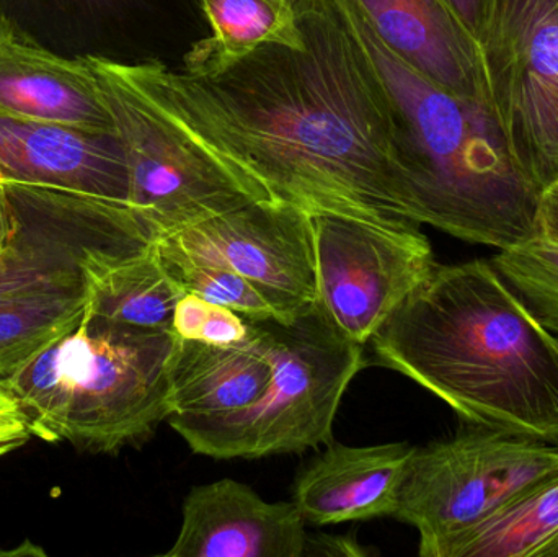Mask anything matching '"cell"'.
I'll use <instances>...</instances> for the list:
<instances>
[{
	"instance_id": "obj_4",
	"label": "cell",
	"mask_w": 558,
	"mask_h": 557,
	"mask_svg": "<svg viewBox=\"0 0 558 557\" xmlns=\"http://www.w3.org/2000/svg\"><path fill=\"white\" fill-rule=\"evenodd\" d=\"M175 346L170 330L137 329L85 310L3 382L22 402L33 437L113 455L169 421Z\"/></svg>"
},
{
	"instance_id": "obj_12",
	"label": "cell",
	"mask_w": 558,
	"mask_h": 557,
	"mask_svg": "<svg viewBox=\"0 0 558 557\" xmlns=\"http://www.w3.org/2000/svg\"><path fill=\"white\" fill-rule=\"evenodd\" d=\"M0 183L56 186L128 203L130 175L117 134L92 133L0 108Z\"/></svg>"
},
{
	"instance_id": "obj_6",
	"label": "cell",
	"mask_w": 558,
	"mask_h": 557,
	"mask_svg": "<svg viewBox=\"0 0 558 557\" xmlns=\"http://www.w3.org/2000/svg\"><path fill=\"white\" fill-rule=\"evenodd\" d=\"M82 58L94 74L126 157L128 203L157 241L248 203L274 199L193 143L120 74L114 59Z\"/></svg>"
},
{
	"instance_id": "obj_13",
	"label": "cell",
	"mask_w": 558,
	"mask_h": 557,
	"mask_svg": "<svg viewBox=\"0 0 558 557\" xmlns=\"http://www.w3.org/2000/svg\"><path fill=\"white\" fill-rule=\"evenodd\" d=\"M167 557H304L307 530L294 502H267L235 480L193 487Z\"/></svg>"
},
{
	"instance_id": "obj_3",
	"label": "cell",
	"mask_w": 558,
	"mask_h": 557,
	"mask_svg": "<svg viewBox=\"0 0 558 557\" xmlns=\"http://www.w3.org/2000/svg\"><path fill=\"white\" fill-rule=\"evenodd\" d=\"M386 88L416 221L507 251L534 241L541 190L514 159L494 108L397 58L353 0H331Z\"/></svg>"
},
{
	"instance_id": "obj_22",
	"label": "cell",
	"mask_w": 558,
	"mask_h": 557,
	"mask_svg": "<svg viewBox=\"0 0 558 557\" xmlns=\"http://www.w3.org/2000/svg\"><path fill=\"white\" fill-rule=\"evenodd\" d=\"M163 264L186 293L229 307L245 319H281L271 304L241 275L157 241ZM282 320V319H281Z\"/></svg>"
},
{
	"instance_id": "obj_14",
	"label": "cell",
	"mask_w": 558,
	"mask_h": 557,
	"mask_svg": "<svg viewBox=\"0 0 558 557\" xmlns=\"http://www.w3.org/2000/svg\"><path fill=\"white\" fill-rule=\"evenodd\" d=\"M353 2L377 38L423 77L490 104L481 46L442 0Z\"/></svg>"
},
{
	"instance_id": "obj_31",
	"label": "cell",
	"mask_w": 558,
	"mask_h": 557,
	"mask_svg": "<svg viewBox=\"0 0 558 557\" xmlns=\"http://www.w3.org/2000/svg\"><path fill=\"white\" fill-rule=\"evenodd\" d=\"M38 2H45L46 5L71 15L72 12H82V10H92L94 7L101 5L105 0H38Z\"/></svg>"
},
{
	"instance_id": "obj_34",
	"label": "cell",
	"mask_w": 558,
	"mask_h": 557,
	"mask_svg": "<svg viewBox=\"0 0 558 557\" xmlns=\"http://www.w3.org/2000/svg\"><path fill=\"white\" fill-rule=\"evenodd\" d=\"M292 2H294V5H295V2H298V0H292Z\"/></svg>"
},
{
	"instance_id": "obj_15",
	"label": "cell",
	"mask_w": 558,
	"mask_h": 557,
	"mask_svg": "<svg viewBox=\"0 0 558 557\" xmlns=\"http://www.w3.org/2000/svg\"><path fill=\"white\" fill-rule=\"evenodd\" d=\"M413 450L409 444L331 445L302 471L292 502L305 522L315 526L393 519Z\"/></svg>"
},
{
	"instance_id": "obj_35",
	"label": "cell",
	"mask_w": 558,
	"mask_h": 557,
	"mask_svg": "<svg viewBox=\"0 0 558 557\" xmlns=\"http://www.w3.org/2000/svg\"><path fill=\"white\" fill-rule=\"evenodd\" d=\"M556 339H557V346H558V336H556Z\"/></svg>"
},
{
	"instance_id": "obj_18",
	"label": "cell",
	"mask_w": 558,
	"mask_h": 557,
	"mask_svg": "<svg viewBox=\"0 0 558 557\" xmlns=\"http://www.w3.org/2000/svg\"><path fill=\"white\" fill-rule=\"evenodd\" d=\"M213 35L192 46L182 71L218 75L262 46L304 49L298 9L292 0H198Z\"/></svg>"
},
{
	"instance_id": "obj_21",
	"label": "cell",
	"mask_w": 558,
	"mask_h": 557,
	"mask_svg": "<svg viewBox=\"0 0 558 557\" xmlns=\"http://www.w3.org/2000/svg\"><path fill=\"white\" fill-rule=\"evenodd\" d=\"M88 304L87 281L0 300V379L72 329Z\"/></svg>"
},
{
	"instance_id": "obj_28",
	"label": "cell",
	"mask_w": 558,
	"mask_h": 557,
	"mask_svg": "<svg viewBox=\"0 0 558 557\" xmlns=\"http://www.w3.org/2000/svg\"><path fill=\"white\" fill-rule=\"evenodd\" d=\"M367 555H369V552L361 548L360 543L353 535L317 533V535H307V542H305L304 557H363Z\"/></svg>"
},
{
	"instance_id": "obj_5",
	"label": "cell",
	"mask_w": 558,
	"mask_h": 557,
	"mask_svg": "<svg viewBox=\"0 0 558 557\" xmlns=\"http://www.w3.org/2000/svg\"><path fill=\"white\" fill-rule=\"evenodd\" d=\"M271 378L247 408L222 415H170L193 453L215 460L299 455L330 444L341 399L364 368V346L344 336L322 304L289 320H257Z\"/></svg>"
},
{
	"instance_id": "obj_20",
	"label": "cell",
	"mask_w": 558,
	"mask_h": 557,
	"mask_svg": "<svg viewBox=\"0 0 558 557\" xmlns=\"http://www.w3.org/2000/svg\"><path fill=\"white\" fill-rule=\"evenodd\" d=\"M87 310L105 319L146 330H170L186 293L169 274L157 242L87 274Z\"/></svg>"
},
{
	"instance_id": "obj_32",
	"label": "cell",
	"mask_w": 558,
	"mask_h": 557,
	"mask_svg": "<svg viewBox=\"0 0 558 557\" xmlns=\"http://www.w3.org/2000/svg\"><path fill=\"white\" fill-rule=\"evenodd\" d=\"M10 33H13V28L10 26V23L7 22L5 16L2 15V12H0V41L5 39Z\"/></svg>"
},
{
	"instance_id": "obj_8",
	"label": "cell",
	"mask_w": 558,
	"mask_h": 557,
	"mask_svg": "<svg viewBox=\"0 0 558 557\" xmlns=\"http://www.w3.org/2000/svg\"><path fill=\"white\" fill-rule=\"evenodd\" d=\"M3 186L13 234L0 252V300L87 281L88 271L157 242L130 203L56 186Z\"/></svg>"
},
{
	"instance_id": "obj_29",
	"label": "cell",
	"mask_w": 558,
	"mask_h": 557,
	"mask_svg": "<svg viewBox=\"0 0 558 557\" xmlns=\"http://www.w3.org/2000/svg\"><path fill=\"white\" fill-rule=\"evenodd\" d=\"M536 239L558 245V179L541 193Z\"/></svg>"
},
{
	"instance_id": "obj_27",
	"label": "cell",
	"mask_w": 558,
	"mask_h": 557,
	"mask_svg": "<svg viewBox=\"0 0 558 557\" xmlns=\"http://www.w3.org/2000/svg\"><path fill=\"white\" fill-rule=\"evenodd\" d=\"M442 2L481 46L490 22L495 0H442Z\"/></svg>"
},
{
	"instance_id": "obj_25",
	"label": "cell",
	"mask_w": 558,
	"mask_h": 557,
	"mask_svg": "<svg viewBox=\"0 0 558 557\" xmlns=\"http://www.w3.org/2000/svg\"><path fill=\"white\" fill-rule=\"evenodd\" d=\"M248 334H251V319H245L242 314L229 307L211 304L199 342L232 346L247 339Z\"/></svg>"
},
{
	"instance_id": "obj_24",
	"label": "cell",
	"mask_w": 558,
	"mask_h": 557,
	"mask_svg": "<svg viewBox=\"0 0 558 557\" xmlns=\"http://www.w3.org/2000/svg\"><path fill=\"white\" fill-rule=\"evenodd\" d=\"M32 437V424L22 402L0 379V458L19 450Z\"/></svg>"
},
{
	"instance_id": "obj_19",
	"label": "cell",
	"mask_w": 558,
	"mask_h": 557,
	"mask_svg": "<svg viewBox=\"0 0 558 557\" xmlns=\"http://www.w3.org/2000/svg\"><path fill=\"white\" fill-rule=\"evenodd\" d=\"M422 557H558V473Z\"/></svg>"
},
{
	"instance_id": "obj_30",
	"label": "cell",
	"mask_w": 558,
	"mask_h": 557,
	"mask_svg": "<svg viewBox=\"0 0 558 557\" xmlns=\"http://www.w3.org/2000/svg\"><path fill=\"white\" fill-rule=\"evenodd\" d=\"M13 234L12 213L7 199L5 186L0 183V252L9 245Z\"/></svg>"
},
{
	"instance_id": "obj_10",
	"label": "cell",
	"mask_w": 558,
	"mask_h": 557,
	"mask_svg": "<svg viewBox=\"0 0 558 557\" xmlns=\"http://www.w3.org/2000/svg\"><path fill=\"white\" fill-rule=\"evenodd\" d=\"M311 221L318 303L344 336L366 347L432 274V244L422 226L393 228L327 213Z\"/></svg>"
},
{
	"instance_id": "obj_16",
	"label": "cell",
	"mask_w": 558,
	"mask_h": 557,
	"mask_svg": "<svg viewBox=\"0 0 558 557\" xmlns=\"http://www.w3.org/2000/svg\"><path fill=\"white\" fill-rule=\"evenodd\" d=\"M0 108L45 123L114 134L113 118L84 58H62L15 32L0 41Z\"/></svg>"
},
{
	"instance_id": "obj_26",
	"label": "cell",
	"mask_w": 558,
	"mask_h": 557,
	"mask_svg": "<svg viewBox=\"0 0 558 557\" xmlns=\"http://www.w3.org/2000/svg\"><path fill=\"white\" fill-rule=\"evenodd\" d=\"M211 303L193 293H185L175 306L172 332L180 340H199Z\"/></svg>"
},
{
	"instance_id": "obj_7",
	"label": "cell",
	"mask_w": 558,
	"mask_h": 557,
	"mask_svg": "<svg viewBox=\"0 0 558 557\" xmlns=\"http://www.w3.org/2000/svg\"><path fill=\"white\" fill-rule=\"evenodd\" d=\"M558 473V444L465 425L415 447L393 519L420 533L418 553L490 519Z\"/></svg>"
},
{
	"instance_id": "obj_1",
	"label": "cell",
	"mask_w": 558,
	"mask_h": 557,
	"mask_svg": "<svg viewBox=\"0 0 558 557\" xmlns=\"http://www.w3.org/2000/svg\"><path fill=\"white\" fill-rule=\"evenodd\" d=\"M304 49L267 45L218 75L114 61L193 143L308 215L416 221L386 88L331 0H298Z\"/></svg>"
},
{
	"instance_id": "obj_11",
	"label": "cell",
	"mask_w": 558,
	"mask_h": 557,
	"mask_svg": "<svg viewBox=\"0 0 558 557\" xmlns=\"http://www.w3.org/2000/svg\"><path fill=\"white\" fill-rule=\"evenodd\" d=\"M159 241L241 275L282 320L318 301L311 215L291 203H248Z\"/></svg>"
},
{
	"instance_id": "obj_17",
	"label": "cell",
	"mask_w": 558,
	"mask_h": 557,
	"mask_svg": "<svg viewBox=\"0 0 558 557\" xmlns=\"http://www.w3.org/2000/svg\"><path fill=\"white\" fill-rule=\"evenodd\" d=\"M271 378L267 342L257 320L232 346L177 339L170 363V415L206 417L254 404Z\"/></svg>"
},
{
	"instance_id": "obj_33",
	"label": "cell",
	"mask_w": 558,
	"mask_h": 557,
	"mask_svg": "<svg viewBox=\"0 0 558 557\" xmlns=\"http://www.w3.org/2000/svg\"><path fill=\"white\" fill-rule=\"evenodd\" d=\"M539 320L547 327V329L550 330V332L558 336V316L543 317V319Z\"/></svg>"
},
{
	"instance_id": "obj_9",
	"label": "cell",
	"mask_w": 558,
	"mask_h": 557,
	"mask_svg": "<svg viewBox=\"0 0 558 557\" xmlns=\"http://www.w3.org/2000/svg\"><path fill=\"white\" fill-rule=\"evenodd\" d=\"M481 52L508 146L543 193L558 179V0H495Z\"/></svg>"
},
{
	"instance_id": "obj_2",
	"label": "cell",
	"mask_w": 558,
	"mask_h": 557,
	"mask_svg": "<svg viewBox=\"0 0 558 557\" xmlns=\"http://www.w3.org/2000/svg\"><path fill=\"white\" fill-rule=\"evenodd\" d=\"M469 427L558 444V346L492 261L436 264L369 340Z\"/></svg>"
},
{
	"instance_id": "obj_23",
	"label": "cell",
	"mask_w": 558,
	"mask_h": 557,
	"mask_svg": "<svg viewBox=\"0 0 558 557\" xmlns=\"http://www.w3.org/2000/svg\"><path fill=\"white\" fill-rule=\"evenodd\" d=\"M490 261L537 319L558 316V245L534 239Z\"/></svg>"
}]
</instances>
